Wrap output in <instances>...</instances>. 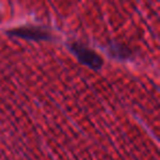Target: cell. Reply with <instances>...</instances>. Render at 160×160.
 I'll use <instances>...</instances> for the list:
<instances>
[{
  "label": "cell",
  "mask_w": 160,
  "mask_h": 160,
  "mask_svg": "<svg viewBox=\"0 0 160 160\" xmlns=\"http://www.w3.org/2000/svg\"><path fill=\"white\" fill-rule=\"evenodd\" d=\"M70 48L73 52V54L78 57V59L82 62L83 65L89 67L90 69L99 70L102 67V58L94 51L90 49L89 47L85 46L82 44H79V43H72L70 45Z\"/></svg>",
  "instance_id": "obj_1"
}]
</instances>
